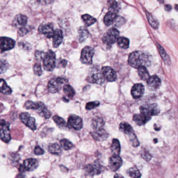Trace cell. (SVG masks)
I'll return each mask as SVG.
<instances>
[{
  "instance_id": "6da1fadb",
  "label": "cell",
  "mask_w": 178,
  "mask_h": 178,
  "mask_svg": "<svg viewBox=\"0 0 178 178\" xmlns=\"http://www.w3.org/2000/svg\"><path fill=\"white\" fill-rule=\"evenodd\" d=\"M129 64L132 67L139 68L141 66H148L150 64V56L147 53L135 51L131 53L129 57Z\"/></svg>"
},
{
  "instance_id": "7a4b0ae2",
  "label": "cell",
  "mask_w": 178,
  "mask_h": 178,
  "mask_svg": "<svg viewBox=\"0 0 178 178\" xmlns=\"http://www.w3.org/2000/svg\"><path fill=\"white\" fill-rule=\"evenodd\" d=\"M105 78L99 66L95 65L90 68L87 77L89 82L101 85L105 82Z\"/></svg>"
},
{
  "instance_id": "3957f363",
  "label": "cell",
  "mask_w": 178,
  "mask_h": 178,
  "mask_svg": "<svg viewBox=\"0 0 178 178\" xmlns=\"http://www.w3.org/2000/svg\"><path fill=\"white\" fill-rule=\"evenodd\" d=\"M55 54L51 50L44 53L43 57V66L48 71H53L55 66Z\"/></svg>"
},
{
  "instance_id": "277c9868",
  "label": "cell",
  "mask_w": 178,
  "mask_h": 178,
  "mask_svg": "<svg viewBox=\"0 0 178 178\" xmlns=\"http://www.w3.org/2000/svg\"><path fill=\"white\" fill-rule=\"evenodd\" d=\"M68 82L67 79L62 77H55L51 79L48 84V90L52 93L59 92L61 89L62 85Z\"/></svg>"
},
{
  "instance_id": "5b68a950",
  "label": "cell",
  "mask_w": 178,
  "mask_h": 178,
  "mask_svg": "<svg viewBox=\"0 0 178 178\" xmlns=\"http://www.w3.org/2000/svg\"><path fill=\"white\" fill-rule=\"evenodd\" d=\"M119 31L117 29L112 28L103 35L102 41L103 43L108 46H111L117 41L119 38Z\"/></svg>"
},
{
  "instance_id": "8992f818",
  "label": "cell",
  "mask_w": 178,
  "mask_h": 178,
  "mask_svg": "<svg viewBox=\"0 0 178 178\" xmlns=\"http://www.w3.org/2000/svg\"><path fill=\"white\" fill-rule=\"evenodd\" d=\"M95 54L94 49L90 46H85L82 50L81 56V61L86 65H91L92 63V57Z\"/></svg>"
},
{
  "instance_id": "52a82bcc",
  "label": "cell",
  "mask_w": 178,
  "mask_h": 178,
  "mask_svg": "<svg viewBox=\"0 0 178 178\" xmlns=\"http://www.w3.org/2000/svg\"><path fill=\"white\" fill-rule=\"evenodd\" d=\"M141 114L151 119L152 116H155L159 113V109L157 104H152L146 105L142 106L139 108Z\"/></svg>"
},
{
  "instance_id": "ba28073f",
  "label": "cell",
  "mask_w": 178,
  "mask_h": 178,
  "mask_svg": "<svg viewBox=\"0 0 178 178\" xmlns=\"http://www.w3.org/2000/svg\"><path fill=\"white\" fill-rule=\"evenodd\" d=\"M0 137L2 141L5 143H8L11 140V135L9 133V123L1 119L0 123Z\"/></svg>"
},
{
  "instance_id": "9c48e42d",
  "label": "cell",
  "mask_w": 178,
  "mask_h": 178,
  "mask_svg": "<svg viewBox=\"0 0 178 178\" xmlns=\"http://www.w3.org/2000/svg\"><path fill=\"white\" fill-rule=\"evenodd\" d=\"M67 125L69 128L74 130H79L83 126L82 119L75 115H70L68 117Z\"/></svg>"
},
{
  "instance_id": "30bf717a",
  "label": "cell",
  "mask_w": 178,
  "mask_h": 178,
  "mask_svg": "<svg viewBox=\"0 0 178 178\" xmlns=\"http://www.w3.org/2000/svg\"><path fill=\"white\" fill-rule=\"evenodd\" d=\"M20 119L23 123L30 128L31 130L35 131L37 128L35 119L31 116L28 112H22L20 114Z\"/></svg>"
},
{
  "instance_id": "8fae6325",
  "label": "cell",
  "mask_w": 178,
  "mask_h": 178,
  "mask_svg": "<svg viewBox=\"0 0 178 178\" xmlns=\"http://www.w3.org/2000/svg\"><path fill=\"white\" fill-rule=\"evenodd\" d=\"M102 170V167L97 161H95L93 164L87 165L85 168V171L89 176H94L99 175Z\"/></svg>"
},
{
  "instance_id": "7c38bea8",
  "label": "cell",
  "mask_w": 178,
  "mask_h": 178,
  "mask_svg": "<svg viewBox=\"0 0 178 178\" xmlns=\"http://www.w3.org/2000/svg\"><path fill=\"white\" fill-rule=\"evenodd\" d=\"M15 42L14 40L7 37H2L0 38V48L1 52L3 53L5 51H9L14 48Z\"/></svg>"
},
{
  "instance_id": "4fadbf2b",
  "label": "cell",
  "mask_w": 178,
  "mask_h": 178,
  "mask_svg": "<svg viewBox=\"0 0 178 178\" xmlns=\"http://www.w3.org/2000/svg\"><path fill=\"white\" fill-rule=\"evenodd\" d=\"M101 71L105 78L109 82H113L117 80V76L116 71L110 67H103Z\"/></svg>"
},
{
  "instance_id": "5bb4252c",
  "label": "cell",
  "mask_w": 178,
  "mask_h": 178,
  "mask_svg": "<svg viewBox=\"0 0 178 178\" xmlns=\"http://www.w3.org/2000/svg\"><path fill=\"white\" fill-rule=\"evenodd\" d=\"M123 164L122 158L119 156H111L109 159V166L110 169L113 172H116L121 167Z\"/></svg>"
},
{
  "instance_id": "9a60e30c",
  "label": "cell",
  "mask_w": 178,
  "mask_h": 178,
  "mask_svg": "<svg viewBox=\"0 0 178 178\" xmlns=\"http://www.w3.org/2000/svg\"><path fill=\"white\" fill-rule=\"evenodd\" d=\"M39 32L45 35L47 38L53 37L54 33L53 27L50 24L41 25L39 27Z\"/></svg>"
},
{
  "instance_id": "2e32d148",
  "label": "cell",
  "mask_w": 178,
  "mask_h": 178,
  "mask_svg": "<svg viewBox=\"0 0 178 178\" xmlns=\"http://www.w3.org/2000/svg\"><path fill=\"white\" fill-rule=\"evenodd\" d=\"M92 135L94 139L97 141H103L108 138L109 134L106 130L102 128L94 130L92 132Z\"/></svg>"
},
{
  "instance_id": "e0dca14e",
  "label": "cell",
  "mask_w": 178,
  "mask_h": 178,
  "mask_svg": "<svg viewBox=\"0 0 178 178\" xmlns=\"http://www.w3.org/2000/svg\"><path fill=\"white\" fill-rule=\"evenodd\" d=\"M38 161L34 158H28L24 161V167L26 171L32 172L37 168L38 166Z\"/></svg>"
},
{
  "instance_id": "ac0fdd59",
  "label": "cell",
  "mask_w": 178,
  "mask_h": 178,
  "mask_svg": "<svg viewBox=\"0 0 178 178\" xmlns=\"http://www.w3.org/2000/svg\"><path fill=\"white\" fill-rule=\"evenodd\" d=\"M145 88L142 84H134L131 90L132 97L134 99H139L143 96Z\"/></svg>"
},
{
  "instance_id": "d6986e66",
  "label": "cell",
  "mask_w": 178,
  "mask_h": 178,
  "mask_svg": "<svg viewBox=\"0 0 178 178\" xmlns=\"http://www.w3.org/2000/svg\"><path fill=\"white\" fill-rule=\"evenodd\" d=\"M119 129L122 132H123L124 133L127 134L129 136L130 140H131L133 138L137 136L135 135V134H134V131L132 127L128 123H120L119 126Z\"/></svg>"
},
{
  "instance_id": "ffe728a7",
  "label": "cell",
  "mask_w": 178,
  "mask_h": 178,
  "mask_svg": "<svg viewBox=\"0 0 178 178\" xmlns=\"http://www.w3.org/2000/svg\"><path fill=\"white\" fill-rule=\"evenodd\" d=\"M63 35L61 30L57 29L54 31L53 37V46L55 48H57L63 42Z\"/></svg>"
},
{
  "instance_id": "44dd1931",
  "label": "cell",
  "mask_w": 178,
  "mask_h": 178,
  "mask_svg": "<svg viewBox=\"0 0 178 178\" xmlns=\"http://www.w3.org/2000/svg\"><path fill=\"white\" fill-rule=\"evenodd\" d=\"M147 83L148 86L152 89H157L161 86V80L157 76H153L150 77Z\"/></svg>"
},
{
  "instance_id": "7402d4cb",
  "label": "cell",
  "mask_w": 178,
  "mask_h": 178,
  "mask_svg": "<svg viewBox=\"0 0 178 178\" xmlns=\"http://www.w3.org/2000/svg\"><path fill=\"white\" fill-rule=\"evenodd\" d=\"M117 17V13L109 11L106 14V15L104 17V19H103L104 23L106 26H109L114 22V21Z\"/></svg>"
},
{
  "instance_id": "603a6c76",
  "label": "cell",
  "mask_w": 178,
  "mask_h": 178,
  "mask_svg": "<svg viewBox=\"0 0 178 178\" xmlns=\"http://www.w3.org/2000/svg\"><path fill=\"white\" fill-rule=\"evenodd\" d=\"M27 22V17L22 14H19L16 16L14 20V25L17 27H24L26 25Z\"/></svg>"
},
{
  "instance_id": "cb8c5ba5",
  "label": "cell",
  "mask_w": 178,
  "mask_h": 178,
  "mask_svg": "<svg viewBox=\"0 0 178 178\" xmlns=\"http://www.w3.org/2000/svg\"><path fill=\"white\" fill-rule=\"evenodd\" d=\"M38 114L44 118L49 119L51 115V112L48 110L44 104L40 102V106L39 109L37 110Z\"/></svg>"
},
{
  "instance_id": "d4e9b609",
  "label": "cell",
  "mask_w": 178,
  "mask_h": 178,
  "mask_svg": "<svg viewBox=\"0 0 178 178\" xmlns=\"http://www.w3.org/2000/svg\"><path fill=\"white\" fill-rule=\"evenodd\" d=\"M150 119L148 118L147 117L145 116V115L141 113V114H135L133 116V120L139 125H145Z\"/></svg>"
},
{
  "instance_id": "484cf974",
  "label": "cell",
  "mask_w": 178,
  "mask_h": 178,
  "mask_svg": "<svg viewBox=\"0 0 178 178\" xmlns=\"http://www.w3.org/2000/svg\"><path fill=\"white\" fill-rule=\"evenodd\" d=\"M105 123L103 120V119L99 117H97L93 119L92 121V127L94 130H97L100 128H103Z\"/></svg>"
},
{
  "instance_id": "4316f807",
  "label": "cell",
  "mask_w": 178,
  "mask_h": 178,
  "mask_svg": "<svg viewBox=\"0 0 178 178\" xmlns=\"http://www.w3.org/2000/svg\"><path fill=\"white\" fill-rule=\"evenodd\" d=\"M111 152L113 155L119 156L121 152V146L119 140L116 138H114L112 141V144L111 146Z\"/></svg>"
},
{
  "instance_id": "83f0119b",
  "label": "cell",
  "mask_w": 178,
  "mask_h": 178,
  "mask_svg": "<svg viewBox=\"0 0 178 178\" xmlns=\"http://www.w3.org/2000/svg\"><path fill=\"white\" fill-rule=\"evenodd\" d=\"M78 32V40L81 43L84 42L89 35V33L88 30L84 27H81L79 28Z\"/></svg>"
},
{
  "instance_id": "f1b7e54d",
  "label": "cell",
  "mask_w": 178,
  "mask_h": 178,
  "mask_svg": "<svg viewBox=\"0 0 178 178\" xmlns=\"http://www.w3.org/2000/svg\"><path fill=\"white\" fill-rule=\"evenodd\" d=\"M49 152L55 155H60L62 153L61 148L57 143H52L49 145Z\"/></svg>"
},
{
  "instance_id": "f546056e",
  "label": "cell",
  "mask_w": 178,
  "mask_h": 178,
  "mask_svg": "<svg viewBox=\"0 0 178 178\" xmlns=\"http://www.w3.org/2000/svg\"><path fill=\"white\" fill-rule=\"evenodd\" d=\"M138 74L141 79L144 81H147L150 78V74L145 66H141L138 68Z\"/></svg>"
},
{
  "instance_id": "4dcf8cb0",
  "label": "cell",
  "mask_w": 178,
  "mask_h": 178,
  "mask_svg": "<svg viewBox=\"0 0 178 178\" xmlns=\"http://www.w3.org/2000/svg\"><path fill=\"white\" fill-rule=\"evenodd\" d=\"M0 90L1 92L6 95L11 94L12 92L11 88L7 84V82L4 79H1L0 81Z\"/></svg>"
},
{
  "instance_id": "1f68e13d",
  "label": "cell",
  "mask_w": 178,
  "mask_h": 178,
  "mask_svg": "<svg viewBox=\"0 0 178 178\" xmlns=\"http://www.w3.org/2000/svg\"><path fill=\"white\" fill-rule=\"evenodd\" d=\"M146 15L148 21L150 23V26L153 28L155 29L158 28L159 27V22H158V20L156 19L155 18H154V16L152 15L151 14L148 12H146Z\"/></svg>"
},
{
  "instance_id": "d6a6232c",
  "label": "cell",
  "mask_w": 178,
  "mask_h": 178,
  "mask_svg": "<svg viewBox=\"0 0 178 178\" xmlns=\"http://www.w3.org/2000/svg\"><path fill=\"white\" fill-rule=\"evenodd\" d=\"M127 172L129 176L132 178H141L142 176L141 172L136 167L130 168Z\"/></svg>"
},
{
  "instance_id": "836d02e7",
  "label": "cell",
  "mask_w": 178,
  "mask_h": 178,
  "mask_svg": "<svg viewBox=\"0 0 178 178\" xmlns=\"http://www.w3.org/2000/svg\"><path fill=\"white\" fill-rule=\"evenodd\" d=\"M63 91L65 94L70 99H72L75 95V92L72 86L68 84H65L63 86Z\"/></svg>"
},
{
  "instance_id": "e575fe53",
  "label": "cell",
  "mask_w": 178,
  "mask_h": 178,
  "mask_svg": "<svg viewBox=\"0 0 178 178\" xmlns=\"http://www.w3.org/2000/svg\"><path fill=\"white\" fill-rule=\"evenodd\" d=\"M40 106V102H35L28 101L25 104V107L27 110H37L39 109Z\"/></svg>"
},
{
  "instance_id": "d590c367",
  "label": "cell",
  "mask_w": 178,
  "mask_h": 178,
  "mask_svg": "<svg viewBox=\"0 0 178 178\" xmlns=\"http://www.w3.org/2000/svg\"><path fill=\"white\" fill-rule=\"evenodd\" d=\"M118 44L119 46L121 48H124V49H126L129 48V44H130V41L126 37H119L117 40Z\"/></svg>"
},
{
  "instance_id": "8d00e7d4",
  "label": "cell",
  "mask_w": 178,
  "mask_h": 178,
  "mask_svg": "<svg viewBox=\"0 0 178 178\" xmlns=\"http://www.w3.org/2000/svg\"><path fill=\"white\" fill-rule=\"evenodd\" d=\"M81 18L83 20L84 22H85L87 26H90L96 22V19L95 18L88 14L84 15L82 16Z\"/></svg>"
},
{
  "instance_id": "74e56055",
  "label": "cell",
  "mask_w": 178,
  "mask_h": 178,
  "mask_svg": "<svg viewBox=\"0 0 178 178\" xmlns=\"http://www.w3.org/2000/svg\"><path fill=\"white\" fill-rule=\"evenodd\" d=\"M158 48L159 53L161 54V56L163 59L165 63L168 64V65L170 64V59L168 55L167 54V53L166 52L165 50L159 44H158Z\"/></svg>"
},
{
  "instance_id": "f35d334b",
  "label": "cell",
  "mask_w": 178,
  "mask_h": 178,
  "mask_svg": "<svg viewBox=\"0 0 178 178\" xmlns=\"http://www.w3.org/2000/svg\"><path fill=\"white\" fill-rule=\"evenodd\" d=\"M60 145L63 150H66V151L71 150L74 146V145L71 142L65 138L62 139L60 141Z\"/></svg>"
},
{
  "instance_id": "ab89813d",
  "label": "cell",
  "mask_w": 178,
  "mask_h": 178,
  "mask_svg": "<svg viewBox=\"0 0 178 178\" xmlns=\"http://www.w3.org/2000/svg\"><path fill=\"white\" fill-rule=\"evenodd\" d=\"M108 6L110 9V11L117 13L118 9V4L116 0H108Z\"/></svg>"
},
{
  "instance_id": "60d3db41",
  "label": "cell",
  "mask_w": 178,
  "mask_h": 178,
  "mask_svg": "<svg viewBox=\"0 0 178 178\" xmlns=\"http://www.w3.org/2000/svg\"><path fill=\"white\" fill-rule=\"evenodd\" d=\"M53 119L56 124L57 125H59V127H64L66 124L65 121L64 120V119L58 116H54L53 117Z\"/></svg>"
},
{
  "instance_id": "b9f144b4",
  "label": "cell",
  "mask_w": 178,
  "mask_h": 178,
  "mask_svg": "<svg viewBox=\"0 0 178 178\" xmlns=\"http://www.w3.org/2000/svg\"><path fill=\"white\" fill-rule=\"evenodd\" d=\"M100 105V103L98 101L90 102L86 104V109L87 110H92L96 107H97Z\"/></svg>"
},
{
  "instance_id": "7bdbcfd3",
  "label": "cell",
  "mask_w": 178,
  "mask_h": 178,
  "mask_svg": "<svg viewBox=\"0 0 178 178\" xmlns=\"http://www.w3.org/2000/svg\"><path fill=\"white\" fill-rule=\"evenodd\" d=\"M33 73L37 76H40L42 75V71L41 66L39 63H36L33 66Z\"/></svg>"
},
{
  "instance_id": "ee69618b",
  "label": "cell",
  "mask_w": 178,
  "mask_h": 178,
  "mask_svg": "<svg viewBox=\"0 0 178 178\" xmlns=\"http://www.w3.org/2000/svg\"><path fill=\"white\" fill-rule=\"evenodd\" d=\"M125 22H126V20L124 18L122 17H117L114 21V24L116 26L120 27L124 24Z\"/></svg>"
},
{
  "instance_id": "f6af8a7d",
  "label": "cell",
  "mask_w": 178,
  "mask_h": 178,
  "mask_svg": "<svg viewBox=\"0 0 178 178\" xmlns=\"http://www.w3.org/2000/svg\"><path fill=\"white\" fill-rule=\"evenodd\" d=\"M9 68V64L4 60H1V73H5Z\"/></svg>"
},
{
  "instance_id": "bcb514c9",
  "label": "cell",
  "mask_w": 178,
  "mask_h": 178,
  "mask_svg": "<svg viewBox=\"0 0 178 178\" xmlns=\"http://www.w3.org/2000/svg\"><path fill=\"white\" fill-rule=\"evenodd\" d=\"M34 153L36 155H41L44 153V150L40 147L39 146H36L34 150Z\"/></svg>"
},
{
  "instance_id": "7dc6e473",
  "label": "cell",
  "mask_w": 178,
  "mask_h": 178,
  "mask_svg": "<svg viewBox=\"0 0 178 178\" xmlns=\"http://www.w3.org/2000/svg\"><path fill=\"white\" fill-rule=\"evenodd\" d=\"M28 29L24 27L20 28L18 30V33L20 36H24L25 35H26L27 33H28Z\"/></svg>"
},
{
  "instance_id": "c3c4849f",
  "label": "cell",
  "mask_w": 178,
  "mask_h": 178,
  "mask_svg": "<svg viewBox=\"0 0 178 178\" xmlns=\"http://www.w3.org/2000/svg\"><path fill=\"white\" fill-rule=\"evenodd\" d=\"M143 158L146 161H150L152 158V155L148 152H144L142 155Z\"/></svg>"
},
{
  "instance_id": "681fc988",
  "label": "cell",
  "mask_w": 178,
  "mask_h": 178,
  "mask_svg": "<svg viewBox=\"0 0 178 178\" xmlns=\"http://www.w3.org/2000/svg\"><path fill=\"white\" fill-rule=\"evenodd\" d=\"M9 159L11 160L12 162L14 163V160H15L16 162L18 163V161L20 160V156L18 155L17 154H12L11 156L9 157Z\"/></svg>"
},
{
  "instance_id": "f907efd6",
  "label": "cell",
  "mask_w": 178,
  "mask_h": 178,
  "mask_svg": "<svg viewBox=\"0 0 178 178\" xmlns=\"http://www.w3.org/2000/svg\"><path fill=\"white\" fill-rule=\"evenodd\" d=\"M67 63H68V62L66 61V60H65V59H61L59 63H58V64H59L60 65H61L63 67H65L66 66Z\"/></svg>"
},
{
  "instance_id": "816d5d0a",
  "label": "cell",
  "mask_w": 178,
  "mask_h": 178,
  "mask_svg": "<svg viewBox=\"0 0 178 178\" xmlns=\"http://www.w3.org/2000/svg\"><path fill=\"white\" fill-rule=\"evenodd\" d=\"M172 6L169 4H167L165 5V9L167 12L170 11L171 10Z\"/></svg>"
},
{
  "instance_id": "f5cc1de1",
  "label": "cell",
  "mask_w": 178,
  "mask_h": 178,
  "mask_svg": "<svg viewBox=\"0 0 178 178\" xmlns=\"http://www.w3.org/2000/svg\"><path fill=\"white\" fill-rule=\"evenodd\" d=\"M114 178H124L121 174H116L114 175Z\"/></svg>"
},
{
  "instance_id": "db71d44e",
  "label": "cell",
  "mask_w": 178,
  "mask_h": 178,
  "mask_svg": "<svg viewBox=\"0 0 178 178\" xmlns=\"http://www.w3.org/2000/svg\"><path fill=\"white\" fill-rule=\"evenodd\" d=\"M53 0H44V2L46 4H49L53 2Z\"/></svg>"
},
{
  "instance_id": "11a10c76",
  "label": "cell",
  "mask_w": 178,
  "mask_h": 178,
  "mask_svg": "<svg viewBox=\"0 0 178 178\" xmlns=\"http://www.w3.org/2000/svg\"><path fill=\"white\" fill-rule=\"evenodd\" d=\"M158 1L161 4H162V3H164V0H158Z\"/></svg>"
},
{
  "instance_id": "9f6ffc18",
  "label": "cell",
  "mask_w": 178,
  "mask_h": 178,
  "mask_svg": "<svg viewBox=\"0 0 178 178\" xmlns=\"http://www.w3.org/2000/svg\"><path fill=\"white\" fill-rule=\"evenodd\" d=\"M175 9H176L177 11L178 12V5H176V6H175Z\"/></svg>"
},
{
  "instance_id": "6f0895ef",
  "label": "cell",
  "mask_w": 178,
  "mask_h": 178,
  "mask_svg": "<svg viewBox=\"0 0 178 178\" xmlns=\"http://www.w3.org/2000/svg\"></svg>"
}]
</instances>
